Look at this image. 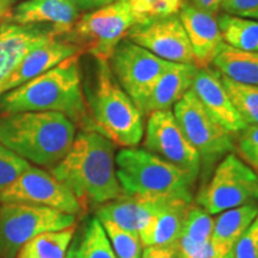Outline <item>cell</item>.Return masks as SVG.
Segmentation results:
<instances>
[{
  "label": "cell",
  "mask_w": 258,
  "mask_h": 258,
  "mask_svg": "<svg viewBox=\"0 0 258 258\" xmlns=\"http://www.w3.org/2000/svg\"><path fill=\"white\" fill-rule=\"evenodd\" d=\"M0 202L46 206L72 215L83 211L79 200L66 185L32 165L0 194Z\"/></svg>",
  "instance_id": "cell-12"
},
{
  "label": "cell",
  "mask_w": 258,
  "mask_h": 258,
  "mask_svg": "<svg viewBox=\"0 0 258 258\" xmlns=\"http://www.w3.org/2000/svg\"><path fill=\"white\" fill-rule=\"evenodd\" d=\"M67 258H72V257H71L70 253H67Z\"/></svg>",
  "instance_id": "cell-42"
},
{
  "label": "cell",
  "mask_w": 258,
  "mask_h": 258,
  "mask_svg": "<svg viewBox=\"0 0 258 258\" xmlns=\"http://www.w3.org/2000/svg\"><path fill=\"white\" fill-rule=\"evenodd\" d=\"M224 43L245 51H258V22L222 12L217 16Z\"/></svg>",
  "instance_id": "cell-24"
},
{
  "label": "cell",
  "mask_w": 258,
  "mask_h": 258,
  "mask_svg": "<svg viewBox=\"0 0 258 258\" xmlns=\"http://www.w3.org/2000/svg\"><path fill=\"white\" fill-rule=\"evenodd\" d=\"M124 2H127V0H124Z\"/></svg>",
  "instance_id": "cell-45"
},
{
  "label": "cell",
  "mask_w": 258,
  "mask_h": 258,
  "mask_svg": "<svg viewBox=\"0 0 258 258\" xmlns=\"http://www.w3.org/2000/svg\"><path fill=\"white\" fill-rule=\"evenodd\" d=\"M213 247L211 241L206 244H195L180 237L178 241V258H212Z\"/></svg>",
  "instance_id": "cell-34"
},
{
  "label": "cell",
  "mask_w": 258,
  "mask_h": 258,
  "mask_svg": "<svg viewBox=\"0 0 258 258\" xmlns=\"http://www.w3.org/2000/svg\"><path fill=\"white\" fill-rule=\"evenodd\" d=\"M258 215L257 203L227 209L214 220L211 238L213 257H225L233 252L238 240Z\"/></svg>",
  "instance_id": "cell-22"
},
{
  "label": "cell",
  "mask_w": 258,
  "mask_h": 258,
  "mask_svg": "<svg viewBox=\"0 0 258 258\" xmlns=\"http://www.w3.org/2000/svg\"><path fill=\"white\" fill-rule=\"evenodd\" d=\"M74 232L76 226L38 234L19 249L16 258H67Z\"/></svg>",
  "instance_id": "cell-25"
},
{
  "label": "cell",
  "mask_w": 258,
  "mask_h": 258,
  "mask_svg": "<svg viewBox=\"0 0 258 258\" xmlns=\"http://www.w3.org/2000/svg\"><path fill=\"white\" fill-rule=\"evenodd\" d=\"M60 36L49 25H21L4 21L0 27V85L35 48Z\"/></svg>",
  "instance_id": "cell-14"
},
{
  "label": "cell",
  "mask_w": 258,
  "mask_h": 258,
  "mask_svg": "<svg viewBox=\"0 0 258 258\" xmlns=\"http://www.w3.org/2000/svg\"><path fill=\"white\" fill-rule=\"evenodd\" d=\"M241 17L251 18V19H254V21L258 22V9L253 10V11H251V12H247V14H245L244 16H241Z\"/></svg>",
  "instance_id": "cell-40"
},
{
  "label": "cell",
  "mask_w": 258,
  "mask_h": 258,
  "mask_svg": "<svg viewBox=\"0 0 258 258\" xmlns=\"http://www.w3.org/2000/svg\"><path fill=\"white\" fill-rule=\"evenodd\" d=\"M30 163L0 144V194L24 172Z\"/></svg>",
  "instance_id": "cell-31"
},
{
  "label": "cell",
  "mask_w": 258,
  "mask_h": 258,
  "mask_svg": "<svg viewBox=\"0 0 258 258\" xmlns=\"http://www.w3.org/2000/svg\"><path fill=\"white\" fill-rule=\"evenodd\" d=\"M144 134L145 150L173 164L196 179L201 170V158L183 133L172 110L151 112L147 116Z\"/></svg>",
  "instance_id": "cell-11"
},
{
  "label": "cell",
  "mask_w": 258,
  "mask_h": 258,
  "mask_svg": "<svg viewBox=\"0 0 258 258\" xmlns=\"http://www.w3.org/2000/svg\"><path fill=\"white\" fill-rule=\"evenodd\" d=\"M10 2H12V3H15V2H16V0H10Z\"/></svg>",
  "instance_id": "cell-43"
},
{
  "label": "cell",
  "mask_w": 258,
  "mask_h": 258,
  "mask_svg": "<svg viewBox=\"0 0 258 258\" xmlns=\"http://www.w3.org/2000/svg\"><path fill=\"white\" fill-rule=\"evenodd\" d=\"M12 4L14 3L10 2V0H0V27L11 11Z\"/></svg>",
  "instance_id": "cell-39"
},
{
  "label": "cell",
  "mask_w": 258,
  "mask_h": 258,
  "mask_svg": "<svg viewBox=\"0 0 258 258\" xmlns=\"http://www.w3.org/2000/svg\"><path fill=\"white\" fill-rule=\"evenodd\" d=\"M76 226V215L46 206L3 203L0 207V258H16L36 235Z\"/></svg>",
  "instance_id": "cell-7"
},
{
  "label": "cell",
  "mask_w": 258,
  "mask_h": 258,
  "mask_svg": "<svg viewBox=\"0 0 258 258\" xmlns=\"http://www.w3.org/2000/svg\"><path fill=\"white\" fill-rule=\"evenodd\" d=\"M178 16L191 47L195 66L209 67L224 44L217 16L195 8L185 0Z\"/></svg>",
  "instance_id": "cell-15"
},
{
  "label": "cell",
  "mask_w": 258,
  "mask_h": 258,
  "mask_svg": "<svg viewBox=\"0 0 258 258\" xmlns=\"http://www.w3.org/2000/svg\"><path fill=\"white\" fill-rule=\"evenodd\" d=\"M143 23L178 15L184 0H127Z\"/></svg>",
  "instance_id": "cell-30"
},
{
  "label": "cell",
  "mask_w": 258,
  "mask_h": 258,
  "mask_svg": "<svg viewBox=\"0 0 258 258\" xmlns=\"http://www.w3.org/2000/svg\"><path fill=\"white\" fill-rule=\"evenodd\" d=\"M221 82L244 123L258 124V86L234 82L222 74Z\"/></svg>",
  "instance_id": "cell-27"
},
{
  "label": "cell",
  "mask_w": 258,
  "mask_h": 258,
  "mask_svg": "<svg viewBox=\"0 0 258 258\" xmlns=\"http://www.w3.org/2000/svg\"><path fill=\"white\" fill-rule=\"evenodd\" d=\"M238 156L251 169L258 170V124L246 125L234 139Z\"/></svg>",
  "instance_id": "cell-32"
},
{
  "label": "cell",
  "mask_w": 258,
  "mask_h": 258,
  "mask_svg": "<svg viewBox=\"0 0 258 258\" xmlns=\"http://www.w3.org/2000/svg\"><path fill=\"white\" fill-rule=\"evenodd\" d=\"M82 15L71 0H24L11 9L5 21L21 25H49L62 36Z\"/></svg>",
  "instance_id": "cell-18"
},
{
  "label": "cell",
  "mask_w": 258,
  "mask_h": 258,
  "mask_svg": "<svg viewBox=\"0 0 258 258\" xmlns=\"http://www.w3.org/2000/svg\"><path fill=\"white\" fill-rule=\"evenodd\" d=\"M122 195L147 201L192 202L195 178L145 148L123 147L115 156Z\"/></svg>",
  "instance_id": "cell-5"
},
{
  "label": "cell",
  "mask_w": 258,
  "mask_h": 258,
  "mask_svg": "<svg viewBox=\"0 0 258 258\" xmlns=\"http://www.w3.org/2000/svg\"><path fill=\"white\" fill-rule=\"evenodd\" d=\"M212 64L234 82L258 86V51L239 50L224 43Z\"/></svg>",
  "instance_id": "cell-23"
},
{
  "label": "cell",
  "mask_w": 258,
  "mask_h": 258,
  "mask_svg": "<svg viewBox=\"0 0 258 258\" xmlns=\"http://www.w3.org/2000/svg\"><path fill=\"white\" fill-rule=\"evenodd\" d=\"M257 201L258 175L234 153L225 156L196 196V203L211 215Z\"/></svg>",
  "instance_id": "cell-8"
},
{
  "label": "cell",
  "mask_w": 258,
  "mask_h": 258,
  "mask_svg": "<svg viewBox=\"0 0 258 258\" xmlns=\"http://www.w3.org/2000/svg\"><path fill=\"white\" fill-rule=\"evenodd\" d=\"M191 90L206 110L234 138L246 127L232 104L217 70L211 66L198 69Z\"/></svg>",
  "instance_id": "cell-16"
},
{
  "label": "cell",
  "mask_w": 258,
  "mask_h": 258,
  "mask_svg": "<svg viewBox=\"0 0 258 258\" xmlns=\"http://www.w3.org/2000/svg\"><path fill=\"white\" fill-rule=\"evenodd\" d=\"M80 56L74 55L36 78L0 96L3 115L23 111L63 114L83 131H93L82 82Z\"/></svg>",
  "instance_id": "cell-1"
},
{
  "label": "cell",
  "mask_w": 258,
  "mask_h": 258,
  "mask_svg": "<svg viewBox=\"0 0 258 258\" xmlns=\"http://www.w3.org/2000/svg\"><path fill=\"white\" fill-rule=\"evenodd\" d=\"M127 38L167 62L195 64L191 47L178 15L135 25Z\"/></svg>",
  "instance_id": "cell-13"
},
{
  "label": "cell",
  "mask_w": 258,
  "mask_h": 258,
  "mask_svg": "<svg viewBox=\"0 0 258 258\" xmlns=\"http://www.w3.org/2000/svg\"><path fill=\"white\" fill-rule=\"evenodd\" d=\"M212 258H218V257H212ZM220 258H233V252L227 254V256H225V257H220Z\"/></svg>",
  "instance_id": "cell-41"
},
{
  "label": "cell",
  "mask_w": 258,
  "mask_h": 258,
  "mask_svg": "<svg viewBox=\"0 0 258 258\" xmlns=\"http://www.w3.org/2000/svg\"><path fill=\"white\" fill-rule=\"evenodd\" d=\"M77 125L55 111H23L0 117V144L38 166L54 167L72 147Z\"/></svg>",
  "instance_id": "cell-3"
},
{
  "label": "cell",
  "mask_w": 258,
  "mask_h": 258,
  "mask_svg": "<svg viewBox=\"0 0 258 258\" xmlns=\"http://www.w3.org/2000/svg\"><path fill=\"white\" fill-rule=\"evenodd\" d=\"M117 258H141L143 245L138 233L123 230L111 221H102Z\"/></svg>",
  "instance_id": "cell-29"
},
{
  "label": "cell",
  "mask_w": 258,
  "mask_h": 258,
  "mask_svg": "<svg viewBox=\"0 0 258 258\" xmlns=\"http://www.w3.org/2000/svg\"><path fill=\"white\" fill-rule=\"evenodd\" d=\"M143 22L124 0L80 16L73 28L62 35L67 41L80 48L83 54L95 59H110L112 51L129 31Z\"/></svg>",
  "instance_id": "cell-6"
},
{
  "label": "cell",
  "mask_w": 258,
  "mask_h": 258,
  "mask_svg": "<svg viewBox=\"0 0 258 258\" xmlns=\"http://www.w3.org/2000/svg\"><path fill=\"white\" fill-rule=\"evenodd\" d=\"M257 172H258V170H257ZM257 175H258V173H257Z\"/></svg>",
  "instance_id": "cell-44"
},
{
  "label": "cell",
  "mask_w": 258,
  "mask_h": 258,
  "mask_svg": "<svg viewBox=\"0 0 258 258\" xmlns=\"http://www.w3.org/2000/svg\"><path fill=\"white\" fill-rule=\"evenodd\" d=\"M214 220L211 214L199 205L190 203L186 209L184 222H183L182 235L195 244H206L211 241Z\"/></svg>",
  "instance_id": "cell-28"
},
{
  "label": "cell",
  "mask_w": 258,
  "mask_h": 258,
  "mask_svg": "<svg viewBox=\"0 0 258 258\" xmlns=\"http://www.w3.org/2000/svg\"><path fill=\"white\" fill-rule=\"evenodd\" d=\"M141 258H178V243L163 246H146L143 250Z\"/></svg>",
  "instance_id": "cell-36"
},
{
  "label": "cell",
  "mask_w": 258,
  "mask_h": 258,
  "mask_svg": "<svg viewBox=\"0 0 258 258\" xmlns=\"http://www.w3.org/2000/svg\"><path fill=\"white\" fill-rule=\"evenodd\" d=\"M190 203L192 202H186L183 200H176L166 203L139 231L141 245L146 247L178 243L182 235L186 209Z\"/></svg>",
  "instance_id": "cell-21"
},
{
  "label": "cell",
  "mask_w": 258,
  "mask_h": 258,
  "mask_svg": "<svg viewBox=\"0 0 258 258\" xmlns=\"http://www.w3.org/2000/svg\"><path fill=\"white\" fill-rule=\"evenodd\" d=\"M169 202L171 201H147L121 195L102 205L96 215L101 222L111 221L123 230L139 234L145 224Z\"/></svg>",
  "instance_id": "cell-20"
},
{
  "label": "cell",
  "mask_w": 258,
  "mask_h": 258,
  "mask_svg": "<svg viewBox=\"0 0 258 258\" xmlns=\"http://www.w3.org/2000/svg\"><path fill=\"white\" fill-rule=\"evenodd\" d=\"M109 64L116 80L143 112L154 84L172 62L161 60L128 38L112 51Z\"/></svg>",
  "instance_id": "cell-10"
},
{
  "label": "cell",
  "mask_w": 258,
  "mask_h": 258,
  "mask_svg": "<svg viewBox=\"0 0 258 258\" xmlns=\"http://www.w3.org/2000/svg\"><path fill=\"white\" fill-rule=\"evenodd\" d=\"M51 175L72 191L80 205H104L122 195L116 176L115 144L93 131H82Z\"/></svg>",
  "instance_id": "cell-2"
},
{
  "label": "cell",
  "mask_w": 258,
  "mask_h": 258,
  "mask_svg": "<svg viewBox=\"0 0 258 258\" xmlns=\"http://www.w3.org/2000/svg\"><path fill=\"white\" fill-rule=\"evenodd\" d=\"M185 2L215 16H218L221 11L222 0H185Z\"/></svg>",
  "instance_id": "cell-38"
},
{
  "label": "cell",
  "mask_w": 258,
  "mask_h": 258,
  "mask_svg": "<svg viewBox=\"0 0 258 258\" xmlns=\"http://www.w3.org/2000/svg\"><path fill=\"white\" fill-rule=\"evenodd\" d=\"M69 253L72 258H117L104 227L97 218L85 227L78 247Z\"/></svg>",
  "instance_id": "cell-26"
},
{
  "label": "cell",
  "mask_w": 258,
  "mask_h": 258,
  "mask_svg": "<svg viewBox=\"0 0 258 258\" xmlns=\"http://www.w3.org/2000/svg\"><path fill=\"white\" fill-rule=\"evenodd\" d=\"M84 95L95 132L122 147H137L141 143L143 112L116 80L108 60L95 59L93 78L84 88Z\"/></svg>",
  "instance_id": "cell-4"
},
{
  "label": "cell",
  "mask_w": 258,
  "mask_h": 258,
  "mask_svg": "<svg viewBox=\"0 0 258 258\" xmlns=\"http://www.w3.org/2000/svg\"><path fill=\"white\" fill-rule=\"evenodd\" d=\"M74 55H83V51L78 46L62 36L51 38L46 43L32 49L22 60L17 69L0 85V96L46 73L63 60Z\"/></svg>",
  "instance_id": "cell-17"
},
{
  "label": "cell",
  "mask_w": 258,
  "mask_h": 258,
  "mask_svg": "<svg viewBox=\"0 0 258 258\" xmlns=\"http://www.w3.org/2000/svg\"><path fill=\"white\" fill-rule=\"evenodd\" d=\"M198 67L194 63H172L154 84L143 109V115L153 111L171 110L173 105L191 89Z\"/></svg>",
  "instance_id": "cell-19"
},
{
  "label": "cell",
  "mask_w": 258,
  "mask_h": 258,
  "mask_svg": "<svg viewBox=\"0 0 258 258\" xmlns=\"http://www.w3.org/2000/svg\"><path fill=\"white\" fill-rule=\"evenodd\" d=\"M258 9V0H222L221 11L228 15L244 16Z\"/></svg>",
  "instance_id": "cell-35"
},
{
  "label": "cell",
  "mask_w": 258,
  "mask_h": 258,
  "mask_svg": "<svg viewBox=\"0 0 258 258\" xmlns=\"http://www.w3.org/2000/svg\"><path fill=\"white\" fill-rule=\"evenodd\" d=\"M233 258H258V215L235 244Z\"/></svg>",
  "instance_id": "cell-33"
},
{
  "label": "cell",
  "mask_w": 258,
  "mask_h": 258,
  "mask_svg": "<svg viewBox=\"0 0 258 258\" xmlns=\"http://www.w3.org/2000/svg\"><path fill=\"white\" fill-rule=\"evenodd\" d=\"M71 2L82 11V14L83 12L85 14V12L95 11V10L110 5L117 0H71Z\"/></svg>",
  "instance_id": "cell-37"
},
{
  "label": "cell",
  "mask_w": 258,
  "mask_h": 258,
  "mask_svg": "<svg viewBox=\"0 0 258 258\" xmlns=\"http://www.w3.org/2000/svg\"><path fill=\"white\" fill-rule=\"evenodd\" d=\"M172 112L189 143L198 151L201 164H213L235 151L234 135L206 110L191 89L173 105Z\"/></svg>",
  "instance_id": "cell-9"
}]
</instances>
